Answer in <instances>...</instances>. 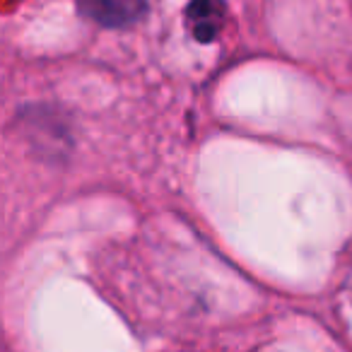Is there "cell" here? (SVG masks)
I'll list each match as a JSON object with an SVG mask.
<instances>
[{"label":"cell","mask_w":352,"mask_h":352,"mask_svg":"<svg viewBox=\"0 0 352 352\" xmlns=\"http://www.w3.org/2000/svg\"><path fill=\"white\" fill-rule=\"evenodd\" d=\"M80 12L104 27H128L147 12V0H78Z\"/></svg>","instance_id":"1"},{"label":"cell","mask_w":352,"mask_h":352,"mask_svg":"<svg viewBox=\"0 0 352 352\" xmlns=\"http://www.w3.org/2000/svg\"><path fill=\"white\" fill-rule=\"evenodd\" d=\"M225 20V0H191L186 10V22L191 34L201 44H208L217 36Z\"/></svg>","instance_id":"2"}]
</instances>
